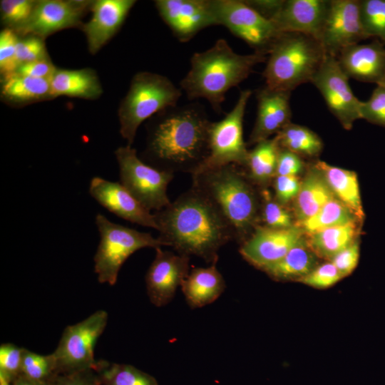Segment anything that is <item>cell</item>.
<instances>
[{"label":"cell","instance_id":"3","mask_svg":"<svg viewBox=\"0 0 385 385\" xmlns=\"http://www.w3.org/2000/svg\"><path fill=\"white\" fill-rule=\"evenodd\" d=\"M267 56L254 52L239 54L228 42L219 38L207 50L194 53L190 67L180 83L190 100L203 98L217 113H222L226 93L249 77Z\"/></svg>","mask_w":385,"mask_h":385},{"label":"cell","instance_id":"12","mask_svg":"<svg viewBox=\"0 0 385 385\" xmlns=\"http://www.w3.org/2000/svg\"><path fill=\"white\" fill-rule=\"evenodd\" d=\"M311 83L320 92L329 111L345 130L351 129L354 123L361 119V101L351 91L349 78L335 56L326 54Z\"/></svg>","mask_w":385,"mask_h":385},{"label":"cell","instance_id":"34","mask_svg":"<svg viewBox=\"0 0 385 385\" xmlns=\"http://www.w3.org/2000/svg\"><path fill=\"white\" fill-rule=\"evenodd\" d=\"M260 222L262 226L273 229H287L296 225L294 216L279 202L267 189L260 188Z\"/></svg>","mask_w":385,"mask_h":385},{"label":"cell","instance_id":"27","mask_svg":"<svg viewBox=\"0 0 385 385\" xmlns=\"http://www.w3.org/2000/svg\"><path fill=\"white\" fill-rule=\"evenodd\" d=\"M318 257L307 242L306 236L280 260L263 270L277 281H297L307 275L319 264Z\"/></svg>","mask_w":385,"mask_h":385},{"label":"cell","instance_id":"10","mask_svg":"<svg viewBox=\"0 0 385 385\" xmlns=\"http://www.w3.org/2000/svg\"><path fill=\"white\" fill-rule=\"evenodd\" d=\"M108 322V313L98 310L85 319L65 328L51 354L58 374L94 369L95 346Z\"/></svg>","mask_w":385,"mask_h":385},{"label":"cell","instance_id":"6","mask_svg":"<svg viewBox=\"0 0 385 385\" xmlns=\"http://www.w3.org/2000/svg\"><path fill=\"white\" fill-rule=\"evenodd\" d=\"M183 91L168 77L148 71L137 73L118 108L120 133L128 145L134 142L140 125L178 105Z\"/></svg>","mask_w":385,"mask_h":385},{"label":"cell","instance_id":"29","mask_svg":"<svg viewBox=\"0 0 385 385\" xmlns=\"http://www.w3.org/2000/svg\"><path fill=\"white\" fill-rule=\"evenodd\" d=\"M280 148L278 138L275 135L257 143L249 150L247 163L243 168L255 185L264 188L272 182L276 176Z\"/></svg>","mask_w":385,"mask_h":385},{"label":"cell","instance_id":"40","mask_svg":"<svg viewBox=\"0 0 385 385\" xmlns=\"http://www.w3.org/2000/svg\"><path fill=\"white\" fill-rule=\"evenodd\" d=\"M24 349L11 343L0 346V376L10 384L21 374Z\"/></svg>","mask_w":385,"mask_h":385},{"label":"cell","instance_id":"47","mask_svg":"<svg viewBox=\"0 0 385 385\" xmlns=\"http://www.w3.org/2000/svg\"><path fill=\"white\" fill-rule=\"evenodd\" d=\"M56 68L49 57L23 64L19 66L14 73L36 78L51 79Z\"/></svg>","mask_w":385,"mask_h":385},{"label":"cell","instance_id":"43","mask_svg":"<svg viewBox=\"0 0 385 385\" xmlns=\"http://www.w3.org/2000/svg\"><path fill=\"white\" fill-rule=\"evenodd\" d=\"M275 199L286 205L297 197L301 181L297 175H277L272 180Z\"/></svg>","mask_w":385,"mask_h":385},{"label":"cell","instance_id":"49","mask_svg":"<svg viewBox=\"0 0 385 385\" xmlns=\"http://www.w3.org/2000/svg\"><path fill=\"white\" fill-rule=\"evenodd\" d=\"M54 380V379H53ZM53 381H41L29 379L21 374L11 385H53Z\"/></svg>","mask_w":385,"mask_h":385},{"label":"cell","instance_id":"11","mask_svg":"<svg viewBox=\"0 0 385 385\" xmlns=\"http://www.w3.org/2000/svg\"><path fill=\"white\" fill-rule=\"evenodd\" d=\"M220 26L245 41L254 52L267 56L282 34L275 24L259 14L244 0H212Z\"/></svg>","mask_w":385,"mask_h":385},{"label":"cell","instance_id":"23","mask_svg":"<svg viewBox=\"0 0 385 385\" xmlns=\"http://www.w3.org/2000/svg\"><path fill=\"white\" fill-rule=\"evenodd\" d=\"M217 262L207 267H195L181 284L186 302L192 309L214 302L225 291V281L217 268Z\"/></svg>","mask_w":385,"mask_h":385},{"label":"cell","instance_id":"2","mask_svg":"<svg viewBox=\"0 0 385 385\" xmlns=\"http://www.w3.org/2000/svg\"><path fill=\"white\" fill-rule=\"evenodd\" d=\"M150 125L140 158L159 170L195 174L208 154L211 121L197 102L168 108Z\"/></svg>","mask_w":385,"mask_h":385},{"label":"cell","instance_id":"19","mask_svg":"<svg viewBox=\"0 0 385 385\" xmlns=\"http://www.w3.org/2000/svg\"><path fill=\"white\" fill-rule=\"evenodd\" d=\"M290 95V92L274 90L267 86L257 91V115L248 144L255 145L269 139L272 135H276L291 123Z\"/></svg>","mask_w":385,"mask_h":385},{"label":"cell","instance_id":"5","mask_svg":"<svg viewBox=\"0 0 385 385\" xmlns=\"http://www.w3.org/2000/svg\"><path fill=\"white\" fill-rule=\"evenodd\" d=\"M326 54L319 41L311 36L282 33L267 55L262 73L265 86L291 93L311 83Z\"/></svg>","mask_w":385,"mask_h":385},{"label":"cell","instance_id":"50","mask_svg":"<svg viewBox=\"0 0 385 385\" xmlns=\"http://www.w3.org/2000/svg\"><path fill=\"white\" fill-rule=\"evenodd\" d=\"M0 385H11L3 376H0Z\"/></svg>","mask_w":385,"mask_h":385},{"label":"cell","instance_id":"8","mask_svg":"<svg viewBox=\"0 0 385 385\" xmlns=\"http://www.w3.org/2000/svg\"><path fill=\"white\" fill-rule=\"evenodd\" d=\"M251 96V90L241 91L232 109L220 120L211 121L208 133V154L195 174L229 164L242 168L246 166L249 150L243 138V120Z\"/></svg>","mask_w":385,"mask_h":385},{"label":"cell","instance_id":"35","mask_svg":"<svg viewBox=\"0 0 385 385\" xmlns=\"http://www.w3.org/2000/svg\"><path fill=\"white\" fill-rule=\"evenodd\" d=\"M361 21L365 34L385 44V0L360 1Z\"/></svg>","mask_w":385,"mask_h":385},{"label":"cell","instance_id":"41","mask_svg":"<svg viewBox=\"0 0 385 385\" xmlns=\"http://www.w3.org/2000/svg\"><path fill=\"white\" fill-rule=\"evenodd\" d=\"M342 279L336 267L331 261H328L318 265L298 282L315 289H324L334 286Z\"/></svg>","mask_w":385,"mask_h":385},{"label":"cell","instance_id":"4","mask_svg":"<svg viewBox=\"0 0 385 385\" xmlns=\"http://www.w3.org/2000/svg\"><path fill=\"white\" fill-rule=\"evenodd\" d=\"M192 187L203 193L232 226L235 240L242 244L260 222V192L242 167L229 164L192 175Z\"/></svg>","mask_w":385,"mask_h":385},{"label":"cell","instance_id":"22","mask_svg":"<svg viewBox=\"0 0 385 385\" xmlns=\"http://www.w3.org/2000/svg\"><path fill=\"white\" fill-rule=\"evenodd\" d=\"M329 4L328 0H284L272 21L281 33H300L319 40Z\"/></svg>","mask_w":385,"mask_h":385},{"label":"cell","instance_id":"44","mask_svg":"<svg viewBox=\"0 0 385 385\" xmlns=\"http://www.w3.org/2000/svg\"><path fill=\"white\" fill-rule=\"evenodd\" d=\"M360 256L359 239L337 254L330 261L344 278L351 274L357 267Z\"/></svg>","mask_w":385,"mask_h":385},{"label":"cell","instance_id":"15","mask_svg":"<svg viewBox=\"0 0 385 385\" xmlns=\"http://www.w3.org/2000/svg\"><path fill=\"white\" fill-rule=\"evenodd\" d=\"M92 3L78 0L36 1L29 20L14 31L19 36H35L44 39L55 32L79 26Z\"/></svg>","mask_w":385,"mask_h":385},{"label":"cell","instance_id":"42","mask_svg":"<svg viewBox=\"0 0 385 385\" xmlns=\"http://www.w3.org/2000/svg\"><path fill=\"white\" fill-rule=\"evenodd\" d=\"M43 40L35 36H26L19 39L16 52L17 68L48 57Z\"/></svg>","mask_w":385,"mask_h":385},{"label":"cell","instance_id":"36","mask_svg":"<svg viewBox=\"0 0 385 385\" xmlns=\"http://www.w3.org/2000/svg\"><path fill=\"white\" fill-rule=\"evenodd\" d=\"M21 374L36 381H53L58 374L52 354L42 355L24 349Z\"/></svg>","mask_w":385,"mask_h":385},{"label":"cell","instance_id":"28","mask_svg":"<svg viewBox=\"0 0 385 385\" xmlns=\"http://www.w3.org/2000/svg\"><path fill=\"white\" fill-rule=\"evenodd\" d=\"M361 224L354 221L320 230L306 236L307 242L318 257L330 261L359 239Z\"/></svg>","mask_w":385,"mask_h":385},{"label":"cell","instance_id":"20","mask_svg":"<svg viewBox=\"0 0 385 385\" xmlns=\"http://www.w3.org/2000/svg\"><path fill=\"white\" fill-rule=\"evenodd\" d=\"M337 59L349 78L376 85L385 83V44L379 39L348 46Z\"/></svg>","mask_w":385,"mask_h":385},{"label":"cell","instance_id":"32","mask_svg":"<svg viewBox=\"0 0 385 385\" xmlns=\"http://www.w3.org/2000/svg\"><path fill=\"white\" fill-rule=\"evenodd\" d=\"M354 221L361 222L343 203L334 197L327 202L313 216L296 222V225L302 230L305 236H307L329 227Z\"/></svg>","mask_w":385,"mask_h":385},{"label":"cell","instance_id":"45","mask_svg":"<svg viewBox=\"0 0 385 385\" xmlns=\"http://www.w3.org/2000/svg\"><path fill=\"white\" fill-rule=\"evenodd\" d=\"M304 167L305 164L301 156L287 149L280 148L277 158L276 176H298L304 170Z\"/></svg>","mask_w":385,"mask_h":385},{"label":"cell","instance_id":"21","mask_svg":"<svg viewBox=\"0 0 385 385\" xmlns=\"http://www.w3.org/2000/svg\"><path fill=\"white\" fill-rule=\"evenodd\" d=\"M134 0H98L91 6V19L82 25L88 51L96 54L119 30Z\"/></svg>","mask_w":385,"mask_h":385},{"label":"cell","instance_id":"48","mask_svg":"<svg viewBox=\"0 0 385 385\" xmlns=\"http://www.w3.org/2000/svg\"><path fill=\"white\" fill-rule=\"evenodd\" d=\"M259 14L269 20H272L282 6L284 0H245Z\"/></svg>","mask_w":385,"mask_h":385},{"label":"cell","instance_id":"18","mask_svg":"<svg viewBox=\"0 0 385 385\" xmlns=\"http://www.w3.org/2000/svg\"><path fill=\"white\" fill-rule=\"evenodd\" d=\"M88 192L101 205L116 216L132 223L157 230L154 215L120 183L93 177L90 182Z\"/></svg>","mask_w":385,"mask_h":385},{"label":"cell","instance_id":"13","mask_svg":"<svg viewBox=\"0 0 385 385\" xmlns=\"http://www.w3.org/2000/svg\"><path fill=\"white\" fill-rule=\"evenodd\" d=\"M368 38L360 16V1L330 0L319 41L327 54L337 56L345 48Z\"/></svg>","mask_w":385,"mask_h":385},{"label":"cell","instance_id":"25","mask_svg":"<svg viewBox=\"0 0 385 385\" xmlns=\"http://www.w3.org/2000/svg\"><path fill=\"white\" fill-rule=\"evenodd\" d=\"M52 98L65 96L94 100L103 90L96 72L91 68L56 69L50 79Z\"/></svg>","mask_w":385,"mask_h":385},{"label":"cell","instance_id":"7","mask_svg":"<svg viewBox=\"0 0 385 385\" xmlns=\"http://www.w3.org/2000/svg\"><path fill=\"white\" fill-rule=\"evenodd\" d=\"M95 223L100 241L93 258L94 271L100 283L114 285L122 265L136 251L163 246L158 237L111 222L102 214H97Z\"/></svg>","mask_w":385,"mask_h":385},{"label":"cell","instance_id":"17","mask_svg":"<svg viewBox=\"0 0 385 385\" xmlns=\"http://www.w3.org/2000/svg\"><path fill=\"white\" fill-rule=\"evenodd\" d=\"M155 250V257L145 275V286L150 302L160 307L171 302L188 274L190 257L163 250L161 247Z\"/></svg>","mask_w":385,"mask_h":385},{"label":"cell","instance_id":"30","mask_svg":"<svg viewBox=\"0 0 385 385\" xmlns=\"http://www.w3.org/2000/svg\"><path fill=\"white\" fill-rule=\"evenodd\" d=\"M1 83L2 98L12 103L24 104L52 99L50 79L14 73L3 78Z\"/></svg>","mask_w":385,"mask_h":385},{"label":"cell","instance_id":"14","mask_svg":"<svg viewBox=\"0 0 385 385\" xmlns=\"http://www.w3.org/2000/svg\"><path fill=\"white\" fill-rule=\"evenodd\" d=\"M155 5L163 21L181 43L202 30L220 26L212 0H157Z\"/></svg>","mask_w":385,"mask_h":385},{"label":"cell","instance_id":"46","mask_svg":"<svg viewBox=\"0 0 385 385\" xmlns=\"http://www.w3.org/2000/svg\"><path fill=\"white\" fill-rule=\"evenodd\" d=\"M53 385H102L98 374L93 369L58 374Z\"/></svg>","mask_w":385,"mask_h":385},{"label":"cell","instance_id":"38","mask_svg":"<svg viewBox=\"0 0 385 385\" xmlns=\"http://www.w3.org/2000/svg\"><path fill=\"white\" fill-rule=\"evenodd\" d=\"M360 117L371 123L385 127V83L376 85L370 98L361 101Z\"/></svg>","mask_w":385,"mask_h":385},{"label":"cell","instance_id":"39","mask_svg":"<svg viewBox=\"0 0 385 385\" xmlns=\"http://www.w3.org/2000/svg\"><path fill=\"white\" fill-rule=\"evenodd\" d=\"M19 35L11 29L6 28L0 34V71L2 78L14 73Z\"/></svg>","mask_w":385,"mask_h":385},{"label":"cell","instance_id":"24","mask_svg":"<svg viewBox=\"0 0 385 385\" xmlns=\"http://www.w3.org/2000/svg\"><path fill=\"white\" fill-rule=\"evenodd\" d=\"M334 197L322 173L313 164L301 181L299 192L292 202L296 222L313 216Z\"/></svg>","mask_w":385,"mask_h":385},{"label":"cell","instance_id":"1","mask_svg":"<svg viewBox=\"0 0 385 385\" xmlns=\"http://www.w3.org/2000/svg\"><path fill=\"white\" fill-rule=\"evenodd\" d=\"M153 215L163 246L207 263L217 262L220 248L235 240L234 230L221 212L193 187Z\"/></svg>","mask_w":385,"mask_h":385},{"label":"cell","instance_id":"26","mask_svg":"<svg viewBox=\"0 0 385 385\" xmlns=\"http://www.w3.org/2000/svg\"><path fill=\"white\" fill-rule=\"evenodd\" d=\"M314 165L322 173L335 197L363 222L364 212L356 173L322 160H317Z\"/></svg>","mask_w":385,"mask_h":385},{"label":"cell","instance_id":"33","mask_svg":"<svg viewBox=\"0 0 385 385\" xmlns=\"http://www.w3.org/2000/svg\"><path fill=\"white\" fill-rule=\"evenodd\" d=\"M93 369L102 385H159L153 376L130 364L101 360Z\"/></svg>","mask_w":385,"mask_h":385},{"label":"cell","instance_id":"37","mask_svg":"<svg viewBox=\"0 0 385 385\" xmlns=\"http://www.w3.org/2000/svg\"><path fill=\"white\" fill-rule=\"evenodd\" d=\"M36 3L33 0H1L2 22L13 30L21 26L30 18Z\"/></svg>","mask_w":385,"mask_h":385},{"label":"cell","instance_id":"16","mask_svg":"<svg viewBox=\"0 0 385 385\" xmlns=\"http://www.w3.org/2000/svg\"><path fill=\"white\" fill-rule=\"evenodd\" d=\"M304 238L305 235L297 225L273 229L259 225L240 245L239 252L247 262L263 271L280 260Z\"/></svg>","mask_w":385,"mask_h":385},{"label":"cell","instance_id":"9","mask_svg":"<svg viewBox=\"0 0 385 385\" xmlns=\"http://www.w3.org/2000/svg\"><path fill=\"white\" fill-rule=\"evenodd\" d=\"M115 155L120 183L149 211H159L170 204L167 188L174 173L143 161L131 145L119 147Z\"/></svg>","mask_w":385,"mask_h":385},{"label":"cell","instance_id":"31","mask_svg":"<svg viewBox=\"0 0 385 385\" xmlns=\"http://www.w3.org/2000/svg\"><path fill=\"white\" fill-rule=\"evenodd\" d=\"M279 145L302 157H316L323 148L319 136L309 128L292 123L287 125L279 133Z\"/></svg>","mask_w":385,"mask_h":385}]
</instances>
